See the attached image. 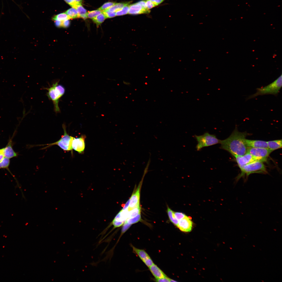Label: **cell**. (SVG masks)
<instances>
[{
  "mask_svg": "<svg viewBox=\"0 0 282 282\" xmlns=\"http://www.w3.org/2000/svg\"><path fill=\"white\" fill-rule=\"evenodd\" d=\"M245 142L248 147L255 148H268L267 142L255 140H251L245 139Z\"/></svg>",
  "mask_w": 282,
  "mask_h": 282,
  "instance_id": "cell-13",
  "label": "cell"
},
{
  "mask_svg": "<svg viewBox=\"0 0 282 282\" xmlns=\"http://www.w3.org/2000/svg\"><path fill=\"white\" fill-rule=\"evenodd\" d=\"M4 157L3 152V149H0V161Z\"/></svg>",
  "mask_w": 282,
  "mask_h": 282,
  "instance_id": "cell-42",
  "label": "cell"
},
{
  "mask_svg": "<svg viewBox=\"0 0 282 282\" xmlns=\"http://www.w3.org/2000/svg\"><path fill=\"white\" fill-rule=\"evenodd\" d=\"M150 12V10L148 9L146 6L142 5L139 2L129 5L128 14L131 15H137L147 14Z\"/></svg>",
  "mask_w": 282,
  "mask_h": 282,
  "instance_id": "cell-10",
  "label": "cell"
},
{
  "mask_svg": "<svg viewBox=\"0 0 282 282\" xmlns=\"http://www.w3.org/2000/svg\"><path fill=\"white\" fill-rule=\"evenodd\" d=\"M59 81L53 83L48 88H46L48 91L46 95L53 104L54 109L56 113H60V110L58 104L60 98L65 92V89L62 85L58 84Z\"/></svg>",
  "mask_w": 282,
  "mask_h": 282,
  "instance_id": "cell-2",
  "label": "cell"
},
{
  "mask_svg": "<svg viewBox=\"0 0 282 282\" xmlns=\"http://www.w3.org/2000/svg\"><path fill=\"white\" fill-rule=\"evenodd\" d=\"M52 19L54 21L57 20L62 21L70 19L65 13H60L55 15Z\"/></svg>",
  "mask_w": 282,
  "mask_h": 282,
  "instance_id": "cell-23",
  "label": "cell"
},
{
  "mask_svg": "<svg viewBox=\"0 0 282 282\" xmlns=\"http://www.w3.org/2000/svg\"><path fill=\"white\" fill-rule=\"evenodd\" d=\"M55 23L56 26L58 27H62V21L58 20H55Z\"/></svg>",
  "mask_w": 282,
  "mask_h": 282,
  "instance_id": "cell-40",
  "label": "cell"
},
{
  "mask_svg": "<svg viewBox=\"0 0 282 282\" xmlns=\"http://www.w3.org/2000/svg\"><path fill=\"white\" fill-rule=\"evenodd\" d=\"M141 208L140 205L128 211V218L134 217L140 213Z\"/></svg>",
  "mask_w": 282,
  "mask_h": 282,
  "instance_id": "cell-24",
  "label": "cell"
},
{
  "mask_svg": "<svg viewBox=\"0 0 282 282\" xmlns=\"http://www.w3.org/2000/svg\"><path fill=\"white\" fill-rule=\"evenodd\" d=\"M246 135V132L238 131L236 126L234 130L228 138L220 140V148L228 152L233 156H243L247 153L248 148L245 142Z\"/></svg>",
  "mask_w": 282,
  "mask_h": 282,
  "instance_id": "cell-1",
  "label": "cell"
},
{
  "mask_svg": "<svg viewBox=\"0 0 282 282\" xmlns=\"http://www.w3.org/2000/svg\"><path fill=\"white\" fill-rule=\"evenodd\" d=\"M263 162L260 161H256L244 166L240 168V173L238 176L236 180L238 181L245 175L248 176L252 173H267L266 169Z\"/></svg>",
  "mask_w": 282,
  "mask_h": 282,
  "instance_id": "cell-4",
  "label": "cell"
},
{
  "mask_svg": "<svg viewBox=\"0 0 282 282\" xmlns=\"http://www.w3.org/2000/svg\"><path fill=\"white\" fill-rule=\"evenodd\" d=\"M268 148L273 151L282 147V140H277L267 142Z\"/></svg>",
  "mask_w": 282,
  "mask_h": 282,
  "instance_id": "cell-16",
  "label": "cell"
},
{
  "mask_svg": "<svg viewBox=\"0 0 282 282\" xmlns=\"http://www.w3.org/2000/svg\"><path fill=\"white\" fill-rule=\"evenodd\" d=\"M145 3L146 7L148 10L156 6L153 2L149 0H146L145 1Z\"/></svg>",
  "mask_w": 282,
  "mask_h": 282,
  "instance_id": "cell-32",
  "label": "cell"
},
{
  "mask_svg": "<svg viewBox=\"0 0 282 282\" xmlns=\"http://www.w3.org/2000/svg\"><path fill=\"white\" fill-rule=\"evenodd\" d=\"M170 279L166 277L161 278L157 279L156 281L157 282H170Z\"/></svg>",
  "mask_w": 282,
  "mask_h": 282,
  "instance_id": "cell-37",
  "label": "cell"
},
{
  "mask_svg": "<svg viewBox=\"0 0 282 282\" xmlns=\"http://www.w3.org/2000/svg\"><path fill=\"white\" fill-rule=\"evenodd\" d=\"M176 281L170 279V282H176Z\"/></svg>",
  "mask_w": 282,
  "mask_h": 282,
  "instance_id": "cell-44",
  "label": "cell"
},
{
  "mask_svg": "<svg viewBox=\"0 0 282 282\" xmlns=\"http://www.w3.org/2000/svg\"><path fill=\"white\" fill-rule=\"evenodd\" d=\"M74 8L77 10L80 17L84 19L87 18L86 15V10L81 4H78Z\"/></svg>",
  "mask_w": 282,
  "mask_h": 282,
  "instance_id": "cell-19",
  "label": "cell"
},
{
  "mask_svg": "<svg viewBox=\"0 0 282 282\" xmlns=\"http://www.w3.org/2000/svg\"><path fill=\"white\" fill-rule=\"evenodd\" d=\"M272 151L268 148L248 147L247 153L263 162L267 160L268 157Z\"/></svg>",
  "mask_w": 282,
  "mask_h": 282,
  "instance_id": "cell-7",
  "label": "cell"
},
{
  "mask_svg": "<svg viewBox=\"0 0 282 282\" xmlns=\"http://www.w3.org/2000/svg\"><path fill=\"white\" fill-rule=\"evenodd\" d=\"M115 3L113 2H108L104 3L98 9L102 11L107 9L111 7L115 4Z\"/></svg>",
  "mask_w": 282,
  "mask_h": 282,
  "instance_id": "cell-29",
  "label": "cell"
},
{
  "mask_svg": "<svg viewBox=\"0 0 282 282\" xmlns=\"http://www.w3.org/2000/svg\"><path fill=\"white\" fill-rule=\"evenodd\" d=\"M131 225L125 222L122 229V232H125L130 227Z\"/></svg>",
  "mask_w": 282,
  "mask_h": 282,
  "instance_id": "cell-38",
  "label": "cell"
},
{
  "mask_svg": "<svg viewBox=\"0 0 282 282\" xmlns=\"http://www.w3.org/2000/svg\"><path fill=\"white\" fill-rule=\"evenodd\" d=\"M132 248L134 252H135L143 261L149 256L145 251L143 250L137 249L133 246Z\"/></svg>",
  "mask_w": 282,
  "mask_h": 282,
  "instance_id": "cell-18",
  "label": "cell"
},
{
  "mask_svg": "<svg viewBox=\"0 0 282 282\" xmlns=\"http://www.w3.org/2000/svg\"><path fill=\"white\" fill-rule=\"evenodd\" d=\"M10 163L9 159L4 157L0 161V168H8Z\"/></svg>",
  "mask_w": 282,
  "mask_h": 282,
  "instance_id": "cell-26",
  "label": "cell"
},
{
  "mask_svg": "<svg viewBox=\"0 0 282 282\" xmlns=\"http://www.w3.org/2000/svg\"><path fill=\"white\" fill-rule=\"evenodd\" d=\"M102 11V13L104 15L106 19L114 17L116 16L115 12L110 11L108 9Z\"/></svg>",
  "mask_w": 282,
  "mask_h": 282,
  "instance_id": "cell-30",
  "label": "cell"
},
{
  "mask_svg": "<svg viewBox=\"0 0 282 282\" xmlns=\"http://www.w3.org/2000/svg\"><path fill=\"white\" fill-rule=\"evenodd\" d=\"M2 149L5 157L10 159L17 156V153L13 148L10 141L5 147Z\"/></svg>",
  "mask_w": 282,
  "mask_h": 282,
  "instance_id": "cell-14",
  "label": "cell"
},
{
  "mask_svg": "<svg viewBox=\"0 0 282 282\" xmlns=\"http://www.w3.org/2000/svg\"><path fill=\"white\" fill-rule=\"evenodd\" d=\"M148 166H146L145 169L144 175L142 179L140 182L136 189L132 193L130 198V203L128 210L130 211L134 208L140 205V191L144 177L148 172L149 168Z\"/></svg>",
  "mask_w": 282,
  "mask_h": 282,
  "instance_id": "cell-8",
  "label": "cell"
},
{
  "mask_svg": "<svg viewBox=\"0 0 282 282\" xmlns=\"http://www.w3.org/2000/svg\"><path fill=\"white\" fill-rule=\"evenodd\" d=\"M149 268L151 272L156 279L167 277L164 273L154 264Z\"/></svg>",
  "mask_w": 282,
  "mask_h": 282,
  "instance_id": "cell-15",
  "label": "cell"
},
{
  "mask_svg": "<svg viewBox=\"0 0 282 282\" xmlns=\"http://www.w3.org/2000/svg\"><path fill=\"white\" fill-rule=\"evenodd\" d=\"M149 0L154 3L157 6L162 3L164 0Z\"/></svg>",
  "mask_w": 282,
  "mask_h": 282,
  "instance_id": "cell-39",
  "label": "cell"
},
{
  "mask_svg": "<svg viewBox=\"0 0 282 282\" xmlns=\"http://www.w3.org/2000/svg\"><path fill=\"white\" fill-rule=\"evenodd\" d=\"M68 4L72 7L75 8L76 6L80 3L73 0H64Z\"/></svg>",
  "mask_w": 282,
  "mask_h": 282,
  "instance_id": "cell-34",
  "label": "cell"
},
{
  "mask_svg": "<svg viewBox=\"0 0 282 282\" xmlns=\"http://www.w3.org/2000/svg\"><path fill=\"white\" fill-rule=\"evenodd\" d=\"M130 201V199H129L127 202L124 206L123 207V208L122 210H125L128 209L129 204Z\"/></svg>",
  "mask_w": 282,
  "mask_h": 282,
  "instance_id": "cell-41",
  "label": "cell"
},
{
  "mask_svg": "<svg viewBox=\"0 0 282 282\" xmlns=\"http://www.w3.org/2000/svg\"><path fill=\"white\" fill-rule=\"evenodd\" d=\"M234 156L240 169L244 166L254 161H260L248 153H246L243 156Z\"/></svg>",
  "mask_w": 282,
  "mask_h": 282,
  "instance_id": "cell-9",
  "label": "cell"
},
{
  "mask_svg": "<svg viewBox=\"0 0 282 282\" xmlns=\"http://www.w3.org/2000/svg\"><path fill=\"white\" fill-rule=\"evenodd\" d=\"M69 20H66L62 21V27L64 28L68 27L70 24V21Z\"/></svg>",
  "mask_w": 282,
  "mask_h": 282,
  "instance_id": "cell-35",
  "label": "cell"
},
{
  "mask_svg": "<svg viewBox=\"0 0 282 282\" xmlns=\"http://www.w3.org/2000/svg\"><path fill=\"white\" fill-rule=\"evenodd\" d=\"M141 219V217L140 213L134 217L128 218L125 222L132 224L138 222L140 221Z\"/></svg>",
  "mask_w": 282,
  "mask_h": 282,
  "instance_id": "cell-25",
  "label": "cell"
},
{
  "mask_svg": "<svg viewBox=\"0 0 282 282\" xmlns=\"http://www.w3.org/2000/svg\"><path fill=\"white\" fill-rule=\"evenodd\" d=\"M124 222L122 221H116L113 220V224L114 226L116 227H119L122 225Z\"/></svg>",
  "mask_w": 282,
  "mask_h": 282,
  "instance_id": "cell-36",
  "label": "cell"
},
{
  "mask_svg": "<svg viewBox=\"0 0 282 282\" xmlns=\"http://www.w3.org/2000/svg\"><path fill=\"white\" fill-rule=\"evenodd\" d=\"M192 222L190 218L187 216L179 220L177 227L181 231L190 232L192 228Z\"/></svg>",
  "mask_w": 282,
  "mask_h": 282,
  "instance_id": "cell-12",
  "label": "cell"
},
{
  "mask_svg": "<svg viewBox=\"0 0 282 282\" xmlns=\"http://www.w3.org/2000/svg\"><path fill=\"white\" fill-rule=\"evenodd\" d=\"M85 136H84L79 138L74 137L72 144L73 149L80 153L83 152L85 148Z\"/></svg>",
  "mask_w": 282,
  "mask_h": 282,
  "instance_id": "cell-11",
  "label": "cell"
},
{
  "mask_svg": "<svg viewBox=\"0 0 282 282\" xmlns=\"http://www.w3.org/2000/svg\"><path fill=\"white\" fill-rule=\"evenodd\" d=\"M174 214L175 218L178 220L184 218L186 216L184 214L180 212H174Z\"/></svg>",
  "mask_w": 282,
  "mask_h": 282,
  "instance_id": "cell-33",
  "label": "cell"
},
{
  "mask_svg": "<svg viewBox=\"0 0 282 282\" xmlns=\"http://www.w3.org/2000/svg\"><path fill=\"white\" fill-rule=\"evenodd\" d=\"M73 0L75 1L76 2H78V3H80V4H81V3H82V0Z\"/></svg>",
  "mask_w": 282,
  "mask_h": 282,
  "instance_id": "cell-43",
  "label": "cell"
},
{
  "mask_svg": "<svg viewBox=\"0 0 282 282\" xmlns=\"http://www.w3.org/2000/svg\"><path fill=\"white\" fill-rule=\"evenodd\" d=\"M130 4L127 5L121 9L116 12V16L122 15L126 14L128 13L129 5Z\"/></svg>",
  "mask_w": 282,
  "mask_h": 282,
  "instance_id": "cell-28",
  "label": "cell"
},
{
  "mask_svg": "<svg viewBox=\"0 0 282 282\" xmlns=\"http://www.w3.org/2000/svg\"><path fill=\"white\" fill-rule=\"evenodd\" d=\"M167 212L171 221L175 226H177L178 220L175 218L174 212L168 207H167Z\"/></svg>",
  "mask_w": 282,
  "mask_h": 282,
  "instance_id": "cell-22",
  "label": "cell"
},
{
  "mask_svg": "<svg viewBox=\"0 0 282 282\" xmlns=\"http://www.w3.org/2000/svg\"><path fill=\"white\" fill-rule=\"evenodd\" d=\"M194 137L197 142L196 148L198 151L204 147L220 144V140L218 139L215 135L207 132L202 135H195Z\"/></svg>",
  "mask_w": 282,
  "mask_h": 282,
  "instance_id": "cell-5",
  "label": "cell"
},
{
  "mask_svg": "<svg viewBox=\"0 0 282 282\" xmlns=\"http://www.w3.org/2000/svg\"><path fill=\"white\" fill-rule=\"evenodd\" d=\"M102 12V11L98 9L89 11L86 13V15L87 17L92 19Z\"/></svg>",
  "mask_w": 282,
  "mask_h": 282,
  "instance_id": "cell-27",
  "label": "cell"
},
{
  "mask_svg": "<svg viewBox=\"0 0 282 282\" xmlns=\"http://www.w3.org/2000/svg\"><path fill=\"white\" fill-rule=\"evenodd\" d=\"M143 262L148 267H151L154 264L149 256L145 259Z\"/></svg>",
  "mask_w": 282,
  "mask_h": 282,
  "instance_id": "cell-31",
  "label": "cell"
},
{
  "mask_svg": "<svg viewBox=\"0 0 282 282\" xmlns=\"http://www.w3.org/2000/svg\"><path fill=\"white\" fill-rule=\"evenodd\" d=\"M130 2H128L115 3L114 5L107 9L110 11L116 12L122 9L125 6L130 4Z\"/></svg>",
  "mask_w": 282,
  "mask_h": 282,
  "instance_id": "cell-17",
  "label": "cell"
},
{
  "mask_svg": "<svg viewBox=\"0 0 282 282\" xmlns=\"http://www.w3.org/2000/svg\"><path fill=\"white\" fill-rule=\"evenodd\" d=\"M105 19L104 15L102 12L92 19L98 27L103 22Z\"/></svg>",
  "mask_w": 282,
  "mask_h": 282,
  "instance_id": "cell-21",
  "label": "cell"
},
{
  "mask_svg": "<svg viewBox=\"0 0 282 282\" xmlns=\"http://www.w3.org/2000/svg\"><path fill=\"white\" fill-rule=\"evenodd\" d=\"M62 127L64 131V134L61 138L57 141L54 143L42 145H47L43 149H46L53 145L58 146L61 149L65 151H71L72 150V142L74 137L70 136L67 133L65 125L63 124Z\"/></svg>",
  "mask_w": 282,
  "mask_h": 282,
  "instance_id": "cell-6",
  "label": "cell"
},
{
  "mask_svg": "<svg viewBox=\"0 0 282 282\" xmlns=\"http://www.w3.org/2000/svg\"><path fill=\"white\" fill-rule=\"evenodd\" d=\"M282 74L274 81L265 87L256 89L257 91L254 94L248 96L246 100L254 98L259 95L271 94L277 96L282 86Z\"/></svg>",
  "mask_w": 282,
  "mask_h": 282,
  "instance_id": "cell-3",
  "label": "cell"
},
{
  "mask_svg": "<svg viewBox=\"0 0 282 282\" xmlns=\"http://www.w3.org/2000/svg\"><path fill=\"white\" fill-rule=\"evenodd\" d=\"M70 19H73L80 17L76 9L73 8H70L65 12Z\"/></svg>",
  "mask_w": 282,
  "mask_h": 282,
  "instance_id": "cell-20",
  "label": "cell"
}]
</instances>
